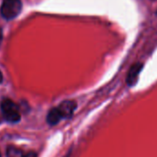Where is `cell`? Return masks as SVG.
<instances>
[{
  "label": "cell",
  "mask_w": 157,
  "mask_h": 157,
  "mask_svg": "<svg viewBox=\"0 0 157 157\" xmlns=\"http://www.w3.org/2000/svg\"><path fill=\"white\" fill-rule=\"evenodd\" d=\"M143 68V63L141 62H137L131 65L126 77V82L129 86H133L136 85Z\"/></svg>",
  "instance_id": "277c9868"
},
{
  "label": "cell",
  "mask_w": 157,
  "mask_h": 157,
  "mask_svg": "<svg viewBox=\"0 0 157 157\" xmlns=\"http://www.w3.org/2000/svg\"><path fill=\"white\" fill-rule=\"evenodd\" d=\"M23 157H37V155L34 152H30L27 155H25Z\"/></svg>",
  "instance_id": "52a82bcc"
},
{
  "label": "cell",
  "mask_w": 157,
  "mask_h": 157,
  "mask_svg": "<svg viewBox=\"0 0 157 157\" xmlns=\"http://www.w3.org/2000/svg\"><path fill=\"white\" fill-rule=\"evenodd\" d=\"M61 120H62V116L57 108H53L48 111L46 116V121L49 125L51 126L56 125Z\"/></svg>",
  "instance_id": "5b68a950"
},
{
  "label": "cell",
  "mask_w": 157,
  "mask_h": 157,
  "mask_svg": "<svg viewBox=\"0 0 157 157\" xmlns=\"http://www.w3.org/2000/svg\"><path fill=\"white\" fill-rule=\"evenodd\" d=\"M22 3L20 0H5L1 6V15L6 19L16 17L21 11Z\"/></svg>",
  "instance_id": "7a4b0ae2"
},
{
  "label": "cell",
  "mask_w": 157,
  "mask_h": 157,
  "mask_svg": "<svg viewBox=\"0 0 157 157\" xmlns=\"http://www.w3.org/2000/svg\"><path fill=\"white\" fill-rule=\"evenodd\" d=\"M23 153L20 149L15 146H8L6 148V157H23Z\"/></svg>",
  "instance_id": "8992f818"
},
{
  "label": "cell",
  "mask_w": 157,
  "mask_h": 157,
  "mask_svg": "<svg viewBox=\"0 0 157 157\" xmlns=\"http://www.w3.org/2000/svg\"><path fill=\"white\" fill-rule=\"evenodd\" d=\"M2 39H3V31H2V29L0 28V44H1Z\"/></svg>",
  "instance_id": "ba28073f"
},
{
  "label": "cell",
  "mask_w": 157,
  "mask_h": 157,
  "mask_svg": "<svg viewBox=\"0 0 157 157\" xmlns=\"http://www.w3.org/2000/svg\"><path fill=\"white\" fill-rule=\"evenodd\" d=\"M1 110L5 120L8 122H18L20 120V112L18 106L10 99L5 98L1 102Z\"/></svg>",
  "instance_id": "6da1fadb"
},
{
  "label": "cell",
  "mask_w": 157,
  "mask_h": 157,
  "mask_svg": "<svg viewBox=\"0 0 157 157\" xmlns=\"http://www.w3.org/2000/svg\"><path fill=\"white\" fill-rule=\"evenodd\" d=\"M156 14H157V11H156Z\"/></svg>",
  "instance_id": "8fae6325"
},
{
  "label": "cell",
  "mask_w": 157,
  "mask_h": 157,
  "mask_svg": "<svg viewBox=\"0 0 157 157\" xmlns=\"http://www.w3.org/2000/svg\"><path fill=\"white\" fill-rule=\"evenodd\" d=\"M0 157H1V155H0Z\"/></svg>",
  "instance_id": "30bf717a"
},
{
  "label": "cell",
  "mask_w": 157,
  "mask_h": 157,
  "mask_svg": "<svg viewBox=\"0 0 157 157\" xmlns=\"http://www.w3.org/2000/svg\"><path fill=\"white\" fill-rule=\"evenodd\" d=\"M2 80H3V76H2V74H1V72H0V84H1V82H2Z\"/></svg>",
  "instance_id": "9c48e42d"
},
{
  "label": "cell",
  "mask_w": 157,
  "mask_h": 157,
  "mask_svg": "<svg viewBox=\"0 0 157 157\" xmlns=\"http://www.w3.org/2000/svg\"><path fill=\"white\" fill-rule=\"evenodd\" d=\"M62 116V119H69L77 109V102L74 99H67L62 101L56 107Z\"/></svg>",
  "instance_id": "3957f363"
}]
</instances>
